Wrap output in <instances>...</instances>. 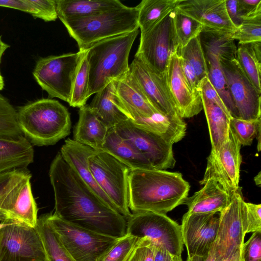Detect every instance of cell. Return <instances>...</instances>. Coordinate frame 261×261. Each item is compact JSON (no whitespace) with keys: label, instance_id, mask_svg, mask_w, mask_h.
<instances>
[{"label":"cell","instance_id":"cell-1","mask_svg":"<svg viewBox=\"0 0 261 261\" xmlns=\"http://www.w3.org/2000/svg\"><path fill=\"white\" fill-rule=\"evenodd\" d=\"M49 176L55 196L54 215L100 234L120 238L126 234V218L104 202L64 161L60 152Z\"/></svg>","mask_w":261,"mask_h":261},{"label":"cell","instance_id":"cell-2","mask_svg":"<svg viewBox=\"0 0 261 261\" xmlns=\"http://www.w3.org/2000/svg\"><path fill=\"white\" fill-rule=\"evenodd\" d=\"M190 188L179 172L155 169L130 170L129 209L133 213L149 211L166 215L184 203Z\"/></svg>","mask_w":261,"mask_h":261},{"label":"cell","instance_id":"cell-3","mask_svg":"<svg viewBox=\"0 0 261 261\" xmlns=\"http://www.w3.org/2000/svg\"><path fill=\"white\" fill-rule=\"evenodd\" d=\"M17 112L19 126L32 144L54 145L70 134V113L57 100L39 99L20 107Z\"/></svg>","mask_w":261,"mask_h":261},{"label":"cell","instance_id":"cell-4","mask_svg":"<svg viewBox=\"0 0 261 261\" xmlns=\"http://www.w3.org/2000/svg\"><path fill=\"white\" fill-rule=\"evenodd\" d=\"M139 29L96 42L87 49L88 98L129 71L128 58Z\"/></svg>","mask_w":261,"mask_h":261},{"label":"cell","instance_id":"cell-5","mask_svg":"<svg viewBox=\"0 0 261 261\" xmlns=\"http://www.w3.org/2000/svg\"><path fill=\"white\" fill-rule=\"evenodd\" d=\"M61 21L81 51L100 41L139 29L136 6H125L87 17Z\"/></svg>","mask_w":261,"mask_h":261},{"label":"cell","instance_id":"cell-6","mask_svg":"<svg viewBox=\"0 0 261 261\" xmlns=\"http://www.w3.org/2000/svg\"><path fill=\"white\" fill-rule=\"evenodd\" d=\"M90 170L98 187L126 220L128 207V176L130 169L109 153L94 150L88 159Z\"/></svg>","mask_w":261,"mask_h":261},{"label":"cell","instance_id":"cell-7","mask_svg":"<svg viewBox=\"0 0 261 261\" xmlns=\"http://www.w3.org/2000/svg\"><path fill=\"white\" fill-rule=\"evenodd\" d=\"M86 50L40 58L33 75L49 98H59L68 103L80 63Z\"/></svg>","mask_w":261,"mask_h":261},{"label":"cell","instance_id":"cell-8","mask_svg":"<svg viewBox=\"0 0 261 261\" xmlns=\"http://www.w3.org/2000/svg\"><path fill=\"white\" fill-rule=\"evenodd\" d=\"M47 215L63 246L75 261H99L119 239L77 226L54 214Z\"/></svg>","mask_w":261,"mask_h":261},{"label":"cell","instance_id":"cell-9","mask_svg":"<svg viewBox=\"0 0 261 261\" xmlns=\"http://www.w3.org/2000/svg\"><path fill=\"white\" fill-rule=\"evenodd\" d=\"M126 233L146 238L152 244L181 256L184 243L180 225L166 215L149 211L133 213L127 220Z\"/></svg>","mask_w":261,"mask_h":261},{"label":"cell","instance_id":"cell-10","mask_svg":"<svg viewBox=\"0 0 261 261\" xmlns=\"http://www.w3.org/2000/svg\"><path fill=\"white\" fill-rule=\"evenodd\" d=\"M247 229L245 201L239 187L219 212L217 233L211 249L222 260L226 258L241 249Z\"/></svg>","mask_w":261,"mask_h":261},{"label":"cell","instance_id":"cell-11","mask_svg":"<svg viewBox=\"0 0 261 261\" xmlns=\"http://www.w3.org/2000/svg\"><path fill=\"white\" fill-rule=\"evenodd\" d=\"M173 11L150 29L141 33L135 56L163 76L171 55L178 49L173 24Z\"/></svg>","mask_w":261,"mask_h":261},{"label":"cell","instance_id":"cell-12","mask_svg":"<svg viewBox=\"0 0 261 261\" xmlns=\"http://www.w3.org/2000/svg\"><path fill=\"white\" fill-rule=\"evenodd\" d=\"M0 261H47L36 228L16 222L1 228Z\"/></svg>","mask_w":261,"mask_h":261},{"label":"cell","instance_id":"cell-13","mask_svg":"<svg viewBox=\"0 0 261 261\" xmlns=\"http://www.w3.org/2000/svg\"><path fill=\"white\" fill-rule=\"evenodd\" d=\"M113 128L120 137L130 142L154 169L165 170L174 167L176 161L172 143L129 119Z\"/></svg>","mask_w":261,"mask_h":261},{"label":"cell","instance_id":"cell-14","mask_svg":"<svg viewBox=\"0 0 261 261\" xmlns=\"http://www.w3.org/2000/svg\"><path fill=\"white\" fill-rule=\"evenodd\" d=\"M241 145L229 129L228 138L217 153L211 152L202 179L203 185L212 179L220 184L230 194L239 188Z\"/></svg>","mask_w":261,"mask_h":261},{"label":"cell","instance_id":"cell-15","mask_svg":"<svg viewBox=\"0 0 261 261\" xmlns=\"http://www.w3.org/2000/svg\"><path fill=\"white\" fill-rule=\"evenodd\" d=\"M219 60L238 118L253 120L261 118V92L244 74L236 59Z\"/></svg>","mask_w":261,"mask_h":261},{"label":"cell","instance_id":"cell-16","mask_svg":"<svg viewBox=\"0 0 261 261\" xmlns=\"http://www.w3.org/2000/svg\"><path fill=\"white\" fill-rule=\"evenodd\" d=\"M216 214L185 213L182 218L181 232L188 256H206L217 233L219 217Z\"/></svg>","mask_w":261,"mask_h":261},{"label":"cell","instance_id":"cell-17","mask_svg":"<svg viewBox=\"0 0 261 261\" xmlns=\"http://www.w3.org/2000/svg\"><path fill=\"white\" fill-rule=\"evenodd\" d=\"M168 90L181 118L192 117L203 109L200 93L194 92L183 73L177 50L171 55L165 74Z\"/></svg>","mask_w":261,"mask_h":261},{"label":"cell","instance_id":"cell-18","mask_svg":"<svg viewBox=\"0 0 261 261\" xmlns=\"http://www.w3.org/2000/svg\"><path fill=\"white\" fill-rule=\"evenodd\" d=\"M129 71L149 101L160 113L179 117L168 90L165 75L158 74L135 57L129 66Z\"/></svg>","mask_w":261,"mask_h":261},{"label":"cell","instance_id":"cell-19","mask_svg":"<svg viewBox=\"0 0 261 261\" xmlns=\"http://www.w3.org/2000/svg\"><path fill=\"white\" fill-rule=\"evenodd\" d=\"M226 0H179L176 9L201 23L203 28L233 33Z\"/></svg>","mask_w":261,"mask_h":261},{"label":"cell","instance_id":"cell-20","mask_svg":"<svg viewBox=\"0 0 261 261\" xmlns=\"http://www.w3.org/2000/svg\"><path fill=\"white\" fill-rule=\"evenodd\" d=\"M117 95L129 120L136 124L160 113L150 103L129 71L115 80Z\"/></svg>","mask_w":261,"mask_h":261},{"label":"cell","instance_id":"cell-21","mask_svg":"<svg viewBox=\"0 0 261 261\" xmlns=\"http://www.w3.org/2000/svg\"><path fill=\"white\" fill-rule=\"evenodd\" d=\"M29 177L19 183L5 199L1 211L6 219L35 228L38 221V208Z\"/></svg>","mask_w":261,"mask_h":261},{"label":"cell","instance_id":"cell-22","mask_svg":"<svg viewBox=\"0 0 261 261\" xmlns=\"http://www.w3.org/2000/svg\"><path fill=\"white\" fill-rule=\"evenodd\" d=\"M94 150L88 146L68 138L62 146L60 153L64 161L81 179L104 202L116 211L113 203L97 185L89 168L88 159Z\"/></svg>","mask_w":261,"mask_h":261},{"label":"cell","instance_id":"cell-23","mask_svg":"<svg viewBox=\"0 0 261 261\" xmlns=\"http://www.w3.org/2000/svg\"><path fill=\"white\" fill-rule=\"evenodd\" d=\"M203 187L192 196L187 197L183 204L187 205L189 214H216L226 207L232 195L214 180L206 181Z\"/></svg>","mask_w":261,"mask_h":261},{"label":"cell","instance_id":"cell-24","mask_svg":"<svg viewBox=\"0 0 261 261\" xmlns=\"http://www.w3.org/2000/svg\"><path fill=\"white\" fill-rule=\"evenodd\" d=\"M95 95L88 105L97 117L109 128L129 119L128 116L119 99L113 81Z\"/></svg>","mask_w":261,"mask_h":261},{"label":"cell","instance_id":"cell-25","mask_svg":"<svg viewBox=\"0 0 261 261\" xmlns=\"http://www.w3.org/2000/svg\"><path fill=\"white\" fill-rule=\"evenodd\" d=\"M32 144L24 136L17 139L0 138V174L26 169L34 161Z\"/></svg>","mask_w":261,"mask_h":261},{"label":"cell","instance_id":"cell-26","mask_svg":"<svg viewBox=\"0 0 261 261\" xmlns=\"http://www.w3.org/2000/svg\"><path fill=\"white\" fill-rule=\"evenodd\" d=\"M56 3L61 21L87 17L125 6L118 0H56Z\"/></svg>","mask_w":261,"mask_h":261},{"label":"cell","instance_id":"cell-27","mask_svg":"<svg viewBox=\"0 0 261 261\" xmlns=\"http://www.w3.org/2000/svg\"><path fill=\"white\" fill-rule=\"evenodd\" d=\"M109 129L89 105H86L80 108L79 120L73 132V140L98 150L102 145Z\"/></svg>","mask_w":261,"mask_h":261},{"label":"cell","instance_id":"cell-28","mask_svg":"<svg viewBox=\"0 0 261 261\" xmlns=\"http://www.w3.org/2000/svg\"><path fill=\"white\" fill-rule=\"evenodd\" d=\"M98 150L109 153L130 170L154 169L149 162L130 142L120 137L114 128L109 129Z\"/></svg>","mask_w":261,"mask_h":261},{"label":"cell","instance_id":"cell-29","mask_svg":"<svg viewBox=\"0 0 261 261\" xmlns=\"http://www.w3.org/2000/svg\"><path fill=\"white\" fill-rule=\"evenodd\" d=\"M201 98L210 136L211 152L217 153L228 138L231 117L215 103Z\"/></svg>","mask_w":261,"mask_h":261},{"label":"cell","instance_id":"cell-30","mask_svg":"<svg viewBox=\"0 0 261 261\" xmlns=\"http://www.w3.org/2000/svg\"><path fill=\"white\" fill-rule=\"evenodd\" d=\"M232 34L203 28L199 35L203 52L215 54L219 60L236 59L237 47Z\"/></svg>","mask_w":261,"mask_h":261},{"label":"cell","instance_id":"cell-31","mask_svg":"<svg viewBox=\"0 0 261 261\" xmlns=\"http://www.w3.org/2000/svg\"><path fill=\"white\" fill-rule=\"evenodd\" d=\"M179 0H143L137 6L138 24L145 32L161 21L176 8Z\"/></svg>","mask_w":261,"mask_h":261},{"label":"cell","instance_id":"cell-32","mask_svg":"<svg viewBox=\"0 0 261 261\" xmlns=\"http://www.w3.org/2000/svg\"><path fill=\"white\" fill-rule=\"evenodd\" d=\"M261 41L239 44L236 60L255 88L261 92Z\"/></svg>","mask_w":261,"mask_h":261},{"label":"cell","instance_id":"cell-33","mask_svg":"<svg viewBox=\"0 0 261 261\" xmlns=\"http://www.w3.org/2000/svg\"><path fill=\"white\" fill-rule=\"evenodd\" d=\"M35 228L42 241L47 261H75L63 246L48 221L47 214L38 218Z\"/></svg>","mask_w":261,"mask_h":261},{"label":"cell","instance_id":"cell-34","mask_svg":"<svg viewBox=\"0 0 261 261\" xmlns=\"http://www.w3.org/2000/svg\"><path fill=\"white\" fill-rule=\"evenodd\" d=\"M204 54L207 67V77L210 83L220 96L230 116L238 118L218 57L208 52H204Z\"/></svg>","mask_w":261,"mask_h":261},{"label":"cell","instance_id":"cell-35","mask_svg":"<svg viewBox=\"0 0 261 261\" xmlns=\"http://www.w3.org/2000/svg\"><path fill=\"white\" fill-rule=\"evenodd\" d=\"M173 24L178 49L186 46L191 40L199 36L203 25L177 9L173 11Z\"/></svg>","mask_w":261,"mask_h":261},{"label":"cell","instance_id":"cell-36","mask_svg":"<svg viewBox=\"0 0 261 261\" xmlns=\"http://www.w3.org/2000/svg\"><path fill=\"white\" fill-rule=\"evenodd\" d=\"M229 129L241 145L249 146L256 138L258 141L257 149L260 150L261 118L253 120H245L231 117Z\"/></svg>","mask_w":261,"mask_h":261},{"label":"cell","instance_id":"cell-37","mask_svg":"<svg viewBox=\"0 0 261 261\" xmlns=\"http://www.w3.org/2000/svg\"><path fill=\"white\" fill-rule=\"evenodd\" d=\"M179 56L185 59L193 68L200 82L207 77V67L204 52L198 36L184 47L177 49Z\"/></svg>","mask_w":261,"mask_h":261},{"label":"cell","instance_id":"cell-38","mask_svg":"<svg viewBox=\"0 0 261 261\" xmlns=\"http://www.w3.org/2000/svg\"><path fill=\"white\" fill-rule=\"evenodd\" d=\"M22 136L18 123L17 111L0 94V138L17 139Z\"/></svg>","mask_w":261,"mask_h":261},{"label":"cell","instance_id":"cell-39","mask_svg":"<svg viewBox=\"0 0 261 261\" xmlns=\"http://www.w3.org/2000/svg\"><path fill=\"white\" fill-rule=\"evenodd\" d=\"M86 50L80 63L73 83L70 100L69 103L72 107L81 108L86 105L88 97L89 67L86 58Z\"/></svg>","mask_w":261,"mask_h":261},{"label":"cell","instance_id":"cell-40","mask_svg":"<svg viewBox=\"0 0 261 261\" xmlns=\"http://www.w3.org/2000/svg\"><path fill=\"white\" fill-rule=\"evenodd\" d=\"M139 238L126 233L118 239L99 261H128L139 246Z\"/></svg>","mask_w":261,"mask_h":261},{"label":"cell","instance_id":"cell-41","mask_svg":"<svg viewBox=\"0 0 261 261\" xmlns=\"http://www.w3.org/2000/svg\"><path fill=\"white\" fill-rule=\"evenodd\" d=\"M232 38L239 41V44L261 41V14L243 18Z\"/></svg>","mask_w":261,"mask_h":261},{"label":"cell","instance_id":"cell-42","mask_svg":"<svg viewBox=\"0 0 261 261\" xmlns=\"http://www.w3.org/2000/svg\"><path fill=\"white\" fill-rule=\"evenodd\" d=\"M29 177H31V174L27 169H16L0 174V221L6 219L1 211L5 199L19 183Z\"/></svg>","mask_w":261,"mask_h":261},{"label":"cell","instance_id":"cell-43","mask_svg":"<svg viewBox=\"0 0 261 261\" xmlns=\"http://www.w3.org/2000/svg\"><path fill=\"white\" fill-rule=\"evenodd\" d=\"M242 261H261V231H255L244 243L241 249Z\"/></svg>","mask_w":261,"mask_h":261},{"label":"cell","instance_id":"cell-44","mask_svg":"<svg viewBox=\"0 0 261 261\" xmlns=\"http://www.w3.org/2000/svg\"><path fill=\"white\" fill-rule=\"evenodd\" d=\"M248 229L247 233L261 231V204L245 202Z\"/></svg>","mask_w":261,"mask_h":261},{"label":"cell","instance_id":"cell-45","mask_svg":"<svg viewBox=\"0 0 261 261\" xmlns=\"http://www.w3.org/2000/svg\"><path fill=\"white\" fill-rule=\"evenodd\" d=\"M200 92L201 97L215 103L230 116L222 99L207 77H205L200 82Z\"/></svg>","mask_w":261,"mask_h":261},{"label":"cell","instance_id":"cell-46","mask_svg":"<svg viewBox=\"0 0 261 261\" xmlns=\"http://www.w3.org/2000/svg\"><path fill=\"white\" fill-rule=\"evenodd\" d=\"M0 7L18 10L37 17V0H0Z\"/></svg>","mask_w":261,"mask_h":261},{"label":"cell","instance_id":"cell-47","mask_svg":"<svg viewBox=\"0 0 261 261\" xmlns=\"http://www.w3.org/2000/svg\"><path fill=\"white\" fill-rule=\"evenodd\" d=\"M238 10L242 20L261 14V0H238Z\"/></svg>","mask_w":261,"mask_h":261},{"label":"cell","instance_id":"cell-48","mask_svg":"<svg viewBox=\"0 0 261 261\" xmlns=\"http://www.w3.org/2000/svg\"><path fill=\"white\" fill-rule=\"evenodd\" d=\"M180 58L183 73L191 88L195 92L200 93V82L198 79L194 69L185 59L180 57Z\"/></svg>","mask_w":261,"mask_h":261},{"label":"cell","instance_id":"cell-49","mask_svg":"<svg viewBox=\"0 0 261 261\" xmlns=\"http://www.w3.org/2000/svg\"><path fill=\"white\" fill-rule=\"evenodd\" d=\"M153 253L154 261H178L181 260V256L171 254L163 247L154 245L150 243Z\"/></svg>","mask_w":261,"mask_h":261},{"label":"cell","instance_id":"cell-50","mask_svg":"<svg viewBox=\"0 0 261 261\" xmlns=\"http://www.w3.org/2000/svg\"><path fill=\"white\" fill-rule=\"evenodd\" d=\"M225 6L228 17L237 29L240 27L243 20L238 13V0H226Z\"/></svg>","mask_w":261,"mask_h":261},{"label":"cell","instance_id":"cell-51","mask_svg":"<svg viewBox=\"0 0 261 261\" xmlns=\"http://www.w3.org/2000/svg\"><path fill=\"white\" fill-rule=\"evenodd\" d=\"M139 239V244L138 247L139 261H154L150 242L146 238Z\"/></svg>","mask_w":261,"mask_h":261},{"label":"cell","instance_id":"cell-52","mask_svg":"<svg viewBox=\"0 0 261 261\" xmlns=\"http://www.w3.org/2000/svg\"><path fill=\"white\" fill-rule=\"evenodd\" d=\"M186 261H223L211 249L208 254L205 256L194 255L188 256Z\"/></svg>","mask_w":261,"mask_h":261},{"label":"cell","instance_id":"cell-53","mask_svg":"<svg viewBox=\"0 0 261 261\" xmlns=\"http://www.w3.org/2000/svg\"><path fill=\"white\" fill-rule=\"evenodd\" d=\"M223 261H242L241 249L237 251L232 255L223 259Z\"/></svg>","mask_w":261,"mask_h":261},{"label":"cell","instance_id":"cell-54","mask_svg":"<svg viewBox=\"0 0 261 261\" xmlns=\"http://www.w3.org/2000/svg\"><path fill=\"white\" fill-rule=\"evenodd\" d=\"M10 47L9 45L3 41L1 36H0V63L3 54L6 50Z\"/></svg>","mask_w":261,"mask_h":261},{"label":"cell","instance_id":"cell-55","mask_svg":"<svg viewBox=\"0 0 261 261\" xmlns=\"http://www.w3.org/2000/svg\"><path fill=\"white\" fill-rule=\"evenodd\" d=\"M128 261H139V255L138 247L134 251V253H133L131 257L130 258Z\"/></svg>","mask_w":261,"mask_h":261},{"label":"cell","instance_id":"cell-56","mask_svg":"<svg viewBox=\"0 0 261 261\" xmlns=\"http://www.w3.org/2000/svg\"><path fill=\"white\" fill-rule=\"evenodd\" d=\"M13 222L15 221L7 219H6L3 221H0V229L8 224L12 223Z\"/></svg>","mask_w":261,"mask_h":261},{"label":"cell","instance_id":"cell-57","mask_svg":"<svg viewBox=\"0 0 261 261\" xmlns=\"http://www.w3.org/2000/svg\"><path fill=\"white\" fill-rule=\"evenodd\" d=\"M261 173L259 172L254 178V180L257 186H260L261 182Z\"/></svg>","mask_w":261,"mask_h":261},{"label":"cell","instance_id":"cell-58","mask_svg":"<svg viewBox=\"0 0 261 261\" xmlns=\"http://www.w3.org/2000/svg\"><path fill=\"white\" fill-rule=\"evenodd\" d=\"M4 87V79H3V77L1 75V72H0V91L3 89Z\"/></svg>","mask_w":261,"mask_h":261},{"label":"cell","instance_id":"cell-59","mask_svg":"<svg viewBox=\"0 0 261 261\" xmlns=\"http://www.w3.org/2000/svg\"><path fill=\"white\" fill-rule=\"evenodd\" d=\"M178 261H182V259L181 260H178Z\"/></svg>","mask_w":261,"mask_h":261},{"label":"cell","instance_id":"cell-60","mask_svg":"<svg viewBox=\"0 0 261 261\" xmlns=\"http://www.w3.org/2000/svg\"></svg>","mask_w":261,"mask_h":261}]
</instances>
